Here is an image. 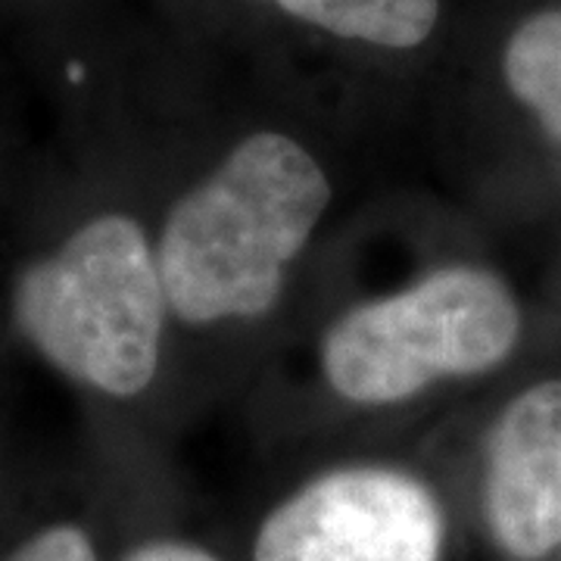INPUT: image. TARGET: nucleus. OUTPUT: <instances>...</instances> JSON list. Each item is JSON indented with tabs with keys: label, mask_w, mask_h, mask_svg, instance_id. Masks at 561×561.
I'll list each match as a JSON object with an SVG mask.
<instances>
[{
	"label": "nucleus",
	"mask_w": 561,
	"mask_h": 561,
	"mask_svg": "<svg viewBox=\"0 0 561 561\" xmlns=\"http://www.w3.org/2000/svg\"><path fill=\"white\" fill-rule=\"evenodd\" d=\"M331 197L324 165L297 138L238 140L165 213L157 260L172 316L187 328L268 316Z\"/></svg>",
	"instance_id": "1"
},
{
	"label": "nucleus",
	"mask_w": 561,
	"mask_h": 561,
	"mask_svg": "<svg viewBox=\"0 0 561 561\" xmlns=\"http://www.w3.org/2000/svg\"><path fill=\"white\" fill-rule=\"evenodd\" d=\"M169 319L157 241L125 213L84 221L13 290L22 337L72 381L116 400L153 383Z\"/></svg>",
	"instance_id": "2"
},
{
	"label": "nucleus",
	"mask_w": 561,
	"mask_h": 561,
	"mask_svg": "<svg viewBox=\"0 0 561 561\" xmlns=\"http://www.w3.org/2000/svg\"><path fill=\"white\" fill-rule=\"evenodd\" d=\"M524 337L515 287L481 262H449L356 302L321 337V378L337 400L390 409L502 368Z\"/></svg>",
	"instance_id": "3"
},
{
	"label": "nucleus",
	"mask_w": 561,
	"mask_h": 561,
	"mask_svg": "<svg viewBox=\"0 0 561 561\" xmlns=\"http://www.w3.org/2000/svg\"><path fill=\"white\" fill-rule=\"evenodd\" d=\"M449 515L419 471L390 461L328 468L280 496L250 561H446Z\"/></svg>",
	"instance_id": "4"
},
{
	"label": "nucleus",
	"mask_w": 561,
	"mask_h": 561,
	"mask_svg": "<svg viewBox=\"0 0 561 561\" xmlns=\"http://www.w3.org/2000/svg\"><path fill=\"white\" fill-rule=\"evenodd\" d=\"M481 518L505 561L561 552V375L502 402L483 440Z\"/></svg>",
	"instance_id": "5"
},
{
	"label": "nucleus",
	"mask_w": 561,
	"mask_h": 561,
	"mask_svg": "<svg viewBox=\"0 0 561 561\" xmlns=\"http://www.w3.org/2000/svg\"><path fill=\"white\" fill-rule=\"evenodd\" d=\"M500 84L561 172V3L530 10L508 28Z\"/></svg>",
	"instance_id": "6"
},
{
	"label": "nucleus",
	"mask_w": 561,
	"mask_h": 561,
	"mask_svg": "<svg viewBox=\"0 0 561 561\" xmlns=\"http://www.w3.org/2000/svg\"><path fill=\"white\" fill-rule=\"evenodd\" d=\"M290 20L343 41L412 50L437 32L440 0H268Z\"/></svg>",
	"instance_id": "7"
},
{
	"label": "nucleus",
	"mask_w": 561,
	"mask_h": 561,
	"mask_svg": "<svg viewBox=\"0 0 561 561\" xmlns=\"http://www.w3.org/2000/svg\"><path fill=\"white\" fill-rule=\"evenodd\" d=\"M7 561H101V556L79 524H50L20 542Z\"/></svg>",
	"instance_id": "8"
},
{
	"label": "nucleus",
	"mask_w": 561,
	"mask_h": 561,
	"mask_svg": "<svg viewBox=\"0 0 561 561\" xmlns=\"http://www.w3.org/2000/svg\"><path fill=\"white\" fill-rule=\"evenodd\" d=\"M122 561H225L209 546L187 537H150L128 549Z\"/></svg>",
	"instance_id": "9"
}]
</instances>
